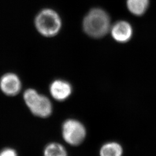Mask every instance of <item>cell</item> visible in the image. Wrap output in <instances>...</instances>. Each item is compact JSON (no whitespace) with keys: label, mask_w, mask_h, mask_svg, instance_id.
Listing matches in <instances>:
<instances>
[{"label":"cell","mask_w":156,"mask_h":156,"mask_svg":"<svg viewBox=\"0 0 156 156\" xmlns=\"http://www.w3.org/2000/svg\"><path fill=\"white\" fill-rule=\"evenodd\" d=\"M82 27L84 33L93 38H100L110 31L111 18L105 10L94 8L84 17Z\"/></svg>","instance_id":"obj_1"},{"label":"cell","mask_w":156,"mask_h":156,"mask_svg":"<svg viewBox=\"0 0 156 156\" xmlns=\"http://www.w3.org/2000/svg\"><path fill=\"white\" fill-rule=\"evenodd\" d=\"M35 26L39 34L46 37H53L59 33L62 27L58 13L50 8L41 10L35 18Z\"/></svg>","instance_id":"obj_2"},{"label":"cell","mask_w":156,"mask_h":156,"mask_svg":"<svg viewBox=\"0 0 156 156\" xmlns=\"http://www.w3.org/2000/svg\"><path fill=\"white\" fill-rule=\"evenodd\" d=\"M23 99L31 112L37 117L50 116L53 106L50 100L45 95L39 94L37 90L28 89L23 94Z\"/></svg>","instance_id":"obj_3"},{"label":"cell","mask_w":156,"mask_h":156,"mask_svg":"<svg viewBox=\"0 0 156 156\" xmlns=\"http://www.w3.org/2000/svg\"><path fill=\"white\" fill-rule=\"evenodd\" d=\"M62 135L67 144L78 146L85 139L86 129L83 124L77 120L68 119L62 124Z\"/></svg>","instance_id":"obj_4"},{"label":"cell","mask_w":156,"mask_h":156,"mask_svg":"<svg viewBox=\"0 0 156 156\" xmlns=\"http://www.w3.org/2000/svg\"><path fill=\"white\" fill-rule=\"evenodd\" d=\"M0 89L6 95H16L22 89L20 79L15 73H7L0 79Z\"/></svg>","instance_id":"obj_5"},{"label":"cell","mask_w":156,"mask_h":156,"mask_svg":"<svg viewBox=\"0 0 156 156\" xmlns=\"http://www.w3.org/2000/svg\"><path fill=\"white\" fill-rule=\"evenodd\" d=\"M112 37L117 42L126 43L131 39L133 29L128 22L120 20L115 23L111 28Z\"/></svg>","instance_id":"obj_6"},{"label":"cell","mask_w":156,"mask_h":156,"mask_svg":"<svg viewBox=\"0 0 156 156\" xmlns=\"http://www.w3.org/2000/svg\"><path fill=\"white\" fill-rule=\"evenodd\" d=\"M49 91L54 99L58 101H63L70 97L73 92V87L67 81L57 79L50 84Z\"/></svg>","instance_id":"obj_7"},{"label":"cell","mask_w":156,"mask_h":156,"mask_svg":"<svg viewBox=\"0 0 156 156\" xmlns=\"http://www.w3.org/2000/svg\"><path fill=\"white\" fill-rule=\"evenodd\" d=\"M128 11L135 16L144 15L149 6V0H127Z\"/></svg>","instance_id":"obj_8"},{"label":"cell","mask_w":156,"mask_h":156,"mask_svg":"<svg viewBox=\"0 0 156 156\" xmlns=\"http://www.w3.org/2000/svg\"><path fill=\"white\" fill-rule=\"evenodd\" d=\"M123 148L122 146L115 142L105 144L100 149V156H122Z\"/></svg>","instance_id":"obj_9"},{"label":"cell","mask_w":156,"mask_h":156,"mask_svg":"<svg viewBox=\"0 0 156 156\" xmlns=\"http://www.w3.org/2000/svg\"><path fill=\"white\" fill-rule=\"evenodd\" d=\"M44 156H68V154L62 145L58 143H51L45 147Z\"/></svg>","instance_id":"obj_10"},{"label":"cell","mask_w":156,"mask_h":156,"mask_svg":"<svg viewBox=\"0 0 156 156\" xmlns=\"http://www.w3.org/2000/svg\"><path fill=\"white\" fill-rule=\"evenodd\" d=\"M0 156H17L16 152L12 149L7 148L0 152Z\"/></svg>","instance_id":"obj_11"}]
</instances>
